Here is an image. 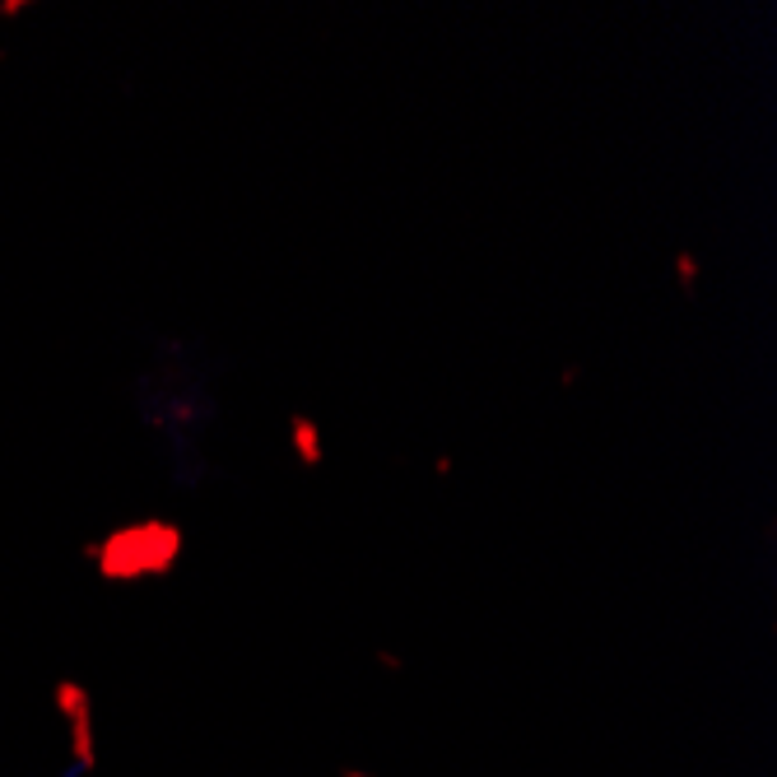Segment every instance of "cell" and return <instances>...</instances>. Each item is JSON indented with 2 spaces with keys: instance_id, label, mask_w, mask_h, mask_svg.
<instances>
[{
  "instance_id": "cell-1",
  "label": "cell",
  "mask_w": 777,
  "mask_h": 777,
  "mask_svg": "<svg viewBox=\"0 0 777 777\" xmlns=\"http://www.w3.org/2000/svg\"><path fill=\"white\" fill-rule=\"evenodd\" d=\"M70 777H75V773H70Z\"/></svg>"
}]
</instances>
